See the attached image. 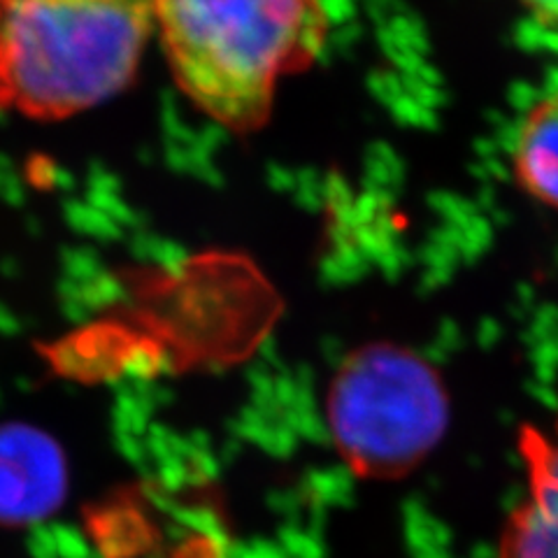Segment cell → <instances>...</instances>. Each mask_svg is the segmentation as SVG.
<instances>
[{
	"instance_id": "5",
	"label": "cell",
	"mask_w": 558,
	"mask_h": 558,
	"mask_svg": "<svg viewBox=\"0 0 558 558\" xmlns=\"http://www.w3.org/2000/svg\"><path fill=\"white\" fill-rule=\"evenodd\" d=\"M526 465L529 494L505 521L496 558H558V477Z\"/></svg>"
},
{
	"instance_id": "1",
	"label": "cell",
	"mask_w": 558,
	"mask_h": 558,
	"mask_svg": "<svg viewBox=\"0 0 558 558\" xmlns=\"http://www.w3.org/2000/svg\"><path fill=\"white\" fill-rule=\"evenodd\" d=\"M154 24L180 89L235 133L266 124L326 40L324 0H154Z\"/></svg>"
},
{
	"instance_id": "9",
	"label": "cell",
	"mask_w": 558,
	"mask_h": 558,
	"mask_svg": "<svg viewBox=\"0 0 558 558\" xmlns=\"http://www.w3.org/2000/svg\"><path fill=\"white\" fill-rule=\"evenodd\" d=\"M0 3H3V0H0Z\"/></svg>"
},
{
	"instance_id": "7",
	"label": "cell",
	"mask_w": 558,
	"mask_h": 558,
	"mask_svg": "<svg viewBox=\"0 0 558 558\" xmlns=\"http://www.w3.org/2000/svg\"><path fill=\"white\" fill-rule=\"evenodd\" d=\"M521 453L526 461L537 463L539 468H545L549 475L558 477V422L554 435H543L531 428L523 430Z\"/></svg>"
},
{
	"instance_id": "3",
	"label": "cell",
	"mask_w": 558,
	"mask_h": 558,
	"mask_svg": "<svg viewBox=\"0 0 558 558\" xmlns=\"http://www.w3.org/2000/svg\"><path fill=\"white\" fill-rule=\"evenodd\" d=\"M328 430L342 461L365 480H400L438 449L449 393L435 365L396 342L347 354L326 396Z\"/></svg>"
},
{
	"instance_id": "6",
	"label": "cell",
	"mask_w": 558,
	"mask_h": 558,
	"mask_svg": "<svg viewBox=\"0 0 558 558\" xmlns=\"http://www.w3.org/2000/svg\"><path fill=\"white\" fill-rule=\"evenodd\" d=\"M512 168L526 194L558 209V92L537 100L523 119Z\"/></svg>"
},
{
	"instance_id": "2",
	"label": "cell",
	"mask_w": 558,
	"mask_h": 558,
	"mask_svg": "<svg viewBox=\"0 0 558 558\" xmlns=\"http://www.w3.org/2000/svg\"><path fill=\"white\" fill-rule=\"evenodd\" d=\"M154 0H3L0 112L57 121L92 110L135 75Z\"/></svg>"
},
{
	"instance_id": "8",
	"label": "cell",
	"mask_w": 558,
	"mask_h": 558,
	"mask_svg": "<svg viewBox=\"0 0 558 558\" xmlns=\"http://www.w3.org/2000/svg\"><path fill=\"white\" fill-rule=\"evenodd\" d=\"M526 5H529L543 22L558 24V0H526Z\"/></svg>"
},
{
	"instance_id": "4",
	"label": "cell",
	"mask_w": 558,
	"mask_h": 558,
	"mask_svg": "<svg viewBox=\"0 0 558 558\" xmlns=\"http://www.w3.org/2000/svg\"><path fill=\"white\" fill-rule=\"evenodd\" d=\"M68 492V463L45 430L0 428V523L28 526L59 510Z\"/></svg>"
}]
</instances>
